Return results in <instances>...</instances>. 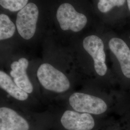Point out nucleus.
I'll return each mask as SVG.
<instances>
[{"label": "nucleus", "mask_w": 130, "mask_h": 130, "mask_svg": "<svg viewBox=\"0 0 130 130\" xmlns=\"http://www.w3.org/2000/svg\"><path fill=\"white\" fill-rule=\"evenodd\" d=\"M127 4H128V8L130 11V0H127Z\"/></svg>", "instance_id": "nucleus-14"}, {"label": "nucleus", "mask_w": 130, "mask_h": 130, "mask_svg": "<svg viewBox=\"0 0 130 130\" xmlns=\"http://www.w3.org/2000/svg\"><path fill=\"white\" fill-rule=\"evenodd\" d=\"M38 16L37 6L32 3L28 4L18 12L16 26L19 35L24 39L29 40L34 35Z\"/></svg>", "instance_id": "nucleus-4"}, {"label": "nucleus", "mask_w": 130, "mask_h": 130, "mask_svg": "<svg viewBox=\"0 0 130 130\" xmlns=\"http://www.w3.org/2000/svg\"><path fill=\"white\" fill-rule=\"evenodd\" d=\"M28 0H0V5L11 12L19 11L28 5Z\"/></svg>", "instance_id": "nucleus-12"}, {"label": "nucleus", "mask_w": 130, "mask_h": 130, "mask_svg": "<svg viewBox=\"0 0 130 130\" xmlns=\"http://www.w3.org/2000/svg\"><path fill=\"white\" fill-rule=\"evenodd\" d=\"M69 103L75 111L90 114L100 115L107 109V103L101 98L81 92L72 93Z\"/></svg>", "instance_id": "nucleus-2"}, {"label": "nucleus", "mask_w": 130, "mask_h": 130, "mask_svg": "<svg viewBox=\"0 0 130 130\" xmlns=\"http://www.w3.org/2000/svg\"><path fill=\"white\" fill-rule=\"evenodd\" d=\"M28 66V59L21 57L11 63L9 75L19 87L30 94L33 93L34 86L27 73Z\"/></svg>", "instance_id": "nucleus-7"}, {"label": "nucleus", "mask_w": 130, "mask_h": 130, "mask_svg": "<svg viewBox=\"0 0 130 130\" xmlns=\"http://www.w3.org/2000/svg\"><path fill=\"white\" fill-rule=\"evenodd\" d=\"M83 47L93 61L94 69L96 74L103 77L107 71L104 51V44L102 39L96 35H90L84 39Z\"/></svg>", "instance_id": "nucleus-5"}, {"label": "nucleus", "mask_w": 130, "mask_h": 130, "mask_svg": "<svg viewBox=\"0 0 130 130\" xmlns=\"http://www.w3.org/2000/svg\"><path fill=\"white\" fill-rule=\"evenodd\" d=\"M0 87L17 100L26 101L29 99V94L19 87L9 74L3 70H0Z\"/></svg>", "instance_id": "nucleus-10"}, {"label": "nucleus", "mask_w": 130, "mask_h": 130, "mask_svg": "<svg viewBox=\"0 0 130 130\" xmlns=\"http://www.w3.org/2000/svg\"><path fill=\"white\" fill-rule=\"evenodd\" d=\"M29 123L14 108L0 107V130H29Z\"/></svg>", "instance_id": "nucleus-8"}, {"label": "nucleus", "mask_w": 130, "mask_h": 130, "mask_svg": "<svg viewBox=\"0 0 130 130\" xmlns=\"http://www.w3.org/2000/svg\"><path fill=\"white\" fill-rule=\"evenodd\" d=\"M125 0H99L98 8L103 13L108 12L115 6H121L124 4Z\"/></svg>", "instance_id": "nucleus-13"}, {"label": "nucleus", "mask_w": 130, "mask_h": 130, "mask_svg": "<svg viewBox=\"0 0 130 130\" xmlns=\"http://www.w3.org/2000/svg\"><path fill=\"white\" fill-rule=\"evenodd\" d=\"M36 75L41 85L49 92L62 93L68 92L71 88L69 77L61 70L49 63H44L40 65Z\"/></svg>", "instance_id": "nucleus-1"}, {"label": "nucleus", "mask_w": 130, "mask_h": 130, "mask_svg": "<svg viewBox=\"0 0 130 130\" xmlns=\"http://www.w3.org/2000/svg\"><path fill=\"white\" fill-rule=\"evenodd\" d=\"M108 46L119 61L123 74L126 78L130 79V49L129 47L125 42L118 38L110 39Z\"/></svg>", "instance_id": "nucleus-9"}, {"label": "nucleus", "mask_w": 130, "mask_h": 130, "mask_svg": "<svg viewBox=\"0 0 130 130\" xmlns=\"http://www.w3.org/2000/svg\"><path fill=\"white\" fill-rule=\"evenodd\" d=\"M60 122L68 130H91L95 125L94 120L91 114L69 109L64 112Z\"/></svg>", "instance_id": "nucleus-6"}, {"label": "nucleus", "mask_w": 130, "mask_h": 130, "mask_svg": "<svg viewBox=\"0 0 130 130\" xmlns=\"http://www.w3.org/2000/svg\"><path fill=\"white\" fill-rule=\"evenodd\" d=\"M56 18L62 30H70L75 32L80 31L87 23L86 17L76 11L69 3L60 5L57 10Z\"/></svg>", "instance_id": "nucleus-3"}, {"label": "nucleus", "mask_w": 130, "mask_h": 130, "mask_svg": "<svg viewBox=\"0 0 130 130\" xmlns=\"http://www.w3.org/2000/svg\"><path fill=\"white\" fill-rule=\"evenodd\" d=\"M15 31V26L9 17L5 14L0 15V40H5L12 37Z\"/></svg>", "instance_id": "nucleus-11"}]
</instances>
